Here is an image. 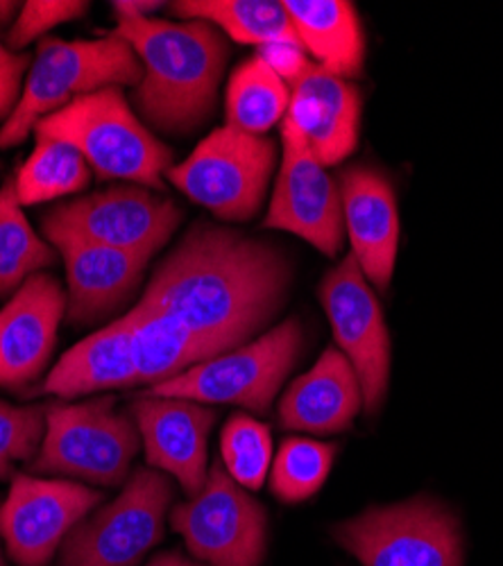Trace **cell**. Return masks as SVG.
Returning a JSON list of instances; mask_svg holds the SVG:
<instances>
[{"label": "cell", "instance_id": "cell-1", "mask_svg": "<svg viewBox=\"0 0 503 566\" xmlns=\"http://www.w3.org/2000/svg\"><path fill=\"white\" fill-rule=\"evenodd\" d=\"M289 286L291 263L282 250L200 222L159 263L142 302L232 352L282 308Z\"/></svg>", "mask_w": 503, "mask_h": 566}, {"label": "cell", "instance_id": "cell-2", "mask_svg": "<svg viewBox=\"0 0 503 566\" xmlns=\"http://www.w3.org/2000/svg\"><path fill=\"white\" fill-rule=\"evenodd\" d=\"M127 41L142 62V82L132 105L164 134H191L213 112L227 62V43L205 21L120 17L112 32Z\"/></svg>", "mask_w": 503, "mask_h": 566}, {"label": "cell", "instance_id": "cell-3", "mask_svg": "<svg viewBox=\"0 0 503 566\" xmlns=\"http://www.w3.org/2000/svg\"><path fill=\"white\" fill-rule=\"evenodd\" d=\"M142 62L116 34L103 39H41L12 116L0 125V150L21 146L34 127L75 98L109 86H136Z\"/></svg>", "mask_w": 503, "mask_h": 566}, {"label": "cell", "instance_id": "cell-4", "mask_svg": "<svg viewBox=\"0 0 503 566\" xmlns=\"http://www.w3.org/2000/svg\"><path fill=\"white\" fill-rule=\"evenodd\" d=\"M34 134L73 146L101 179L164 188V175L172 168V150L134 114L118 86L75 98L45 116Z\"/></svg>", "mask_w": 503, "mask_h": 566}, {"label": "cell", "instance_id": "cell-5", "mask_svg": "<svg viewBox=\"0 0 503 566\" xmlns=\"http://www.w3.org/2000/svg\"><path fill=\"white\" fill-rule=\"evenodd\" d=\"M136 451L139 429L114 408V399L51 403L45 406V436L30 469L116 488L127 479Z\"/></svg>", "mask_w": 503, "mask_h": 566}, {"label": "cell", "instance_id": "cell-6", "mask_svg": "<svg viewBox=\"0 0 503 566\" xmlns=\"http://www.w3.org/2000/svg\"><path fill=\"white\" fill-rule=\"evenodd\" d=\"M302 349V324L286 319L250 345L224 352L166 384L153 386L148 395L189 399L205 406L232 403L263 415L300 360Z\"/></svg>", "mask_w": 503, "mask_h": 566}, {"label": "cell", "instance_id": "cell-7", "mask_svg": "<svg viewBox=\"0 0 503 566\" xmlns=\"http://www.w3.org/2000/svg\"><path fill=\"white\" fill-rule=\"evenodd\" d=\"M277 166V146L268 136L218 127L166 177L196 205L224 222H245L263 205Z\"/></svg>", "mask_w": 503, "mask_h": 566}, {"label": "cell", "instance_id": "cell-8", "mask_svg": "<svg viewBox=\"0 0 503 566\" xmlns=\"http://www.w3.org/2000/svg\"><path fill=\"white\" fill-rule=\"evenodd\" d=\"M334 539L363 566H463V533L431 499L370 507L334 528Z\"/></svg>", "mask_w": 503, "mask_h": 566}, {"label": "cell", "instance_id": "cell-9", "mask_svg": "<svg viewBox=\"0 0 503 566\" xmlns=\"http://www.w3.org/2000/svg\"><path fill=\"white\" fill-rule=\"evenodd\" d=\"M179 222L181 211L172 200L132 184L57 205L43 216V233L49 241L73 235L153 259L170 241Z\"/></svg>", "mask_w": 503, "mask_h": 566}, {"label": "cell", "instance_id": "cell-10", "mask_svg": "<svg viewBox=\"0 0 503 566\" xmlns=\"http://www.w3.org/2000/svg\"><path fill=\"white\" fill-rule=\"evenodd\" d=\"M172 485L153 469H136L125 490L69 533L60 566H134L164 537Z\"/></svg>", "mask_w": 503, "mask_h": 566}, {"label": "cell", "instance_id": "cell-11", "mask_svg": "<svg viewBox=\"0 0 503 566\" xmlns=\"http://www.w3.org/2000/svg\"><path fill=\"white\" fill-rule=\"evenodd\" d=\"M189 551L211 566H261L268 546L263 505L222 464H213L202 490L170 514Z\"/></svg>", "mask_w": 503, "mask_h": 566}, {"label": "cell", "instance_id": "cell-12", "mask_svg": "<svg viewBox=\"0 0 503 566\" xmlns=\"http://www.w3.org/2000/svg\"><path fill=\"white\" fill-rule=\"evenodd\" d=\"M263 224L300 235L325 256H336L345 239L338 186L289 116L282 120V164Z\"/></svg>", "mask_w": 503, "mask_h": 566}, {"label": "cell", "instance_id": "cell-13", "mask_svg": "<svg viewBox=\"0 0 503 566\" xmlns=\"http://www.w3.org/2000/svg\"><path fill=\"white\" fill-rule=\"evenodd\" d=\"M319 302L340 352L358 376L365 410L377 412L388 390L390 336L381 306L352 254L327 272L319 286Z\"/></svg>", "mask_w": 503, "mask_h": 566}, {"label": "cell", "instance_id": "cell-14", "mask_svg": "<svg viewBox=\"0 0 503 566\" xmlns=\"http://www.w3.org/2000/svg\"><path fill=\"white\" fill-rule=\"evenodd\" d=\"M101 501L98 490L73 481L14 474L0 505V537L19 566H45Z\"/></svg>", "mask_w": 503, "mask_h": 566}, {"label": "cell", "instance_id": "cell-15", "mask_svg": "<svg viewBox=\"0 0 503 566\" xmlns=\"http://www.w3.org/2000/svg\"><path fill=\"white\" fill-rule=\"evenodd\" d=\"M66 313L62 283L39 272L0 311V388L23 390L49 365Z\"/></svg>", "mask_w": 503, "mask_h": 566}, {"label": "cell", "instance_id": "cell-16", "mask_svg": "<svg viewBox=\"0 0 503 566\" xmlns=\"http://www.w3.org/2000/svg\"><path fill=\"white\" fill-rule=\"evenodd\" d=\"M132 415L148 464L166 471L189 496H196L209 474L207 442L216 410L189 399L146 395L134 401Z\"/></svg>", "mask_w": 503, "mask_h": 566}, {"label": "cell", "instance_id": "cell-17", "mask_svg": "<svg viewBox=\"0 0 503 566\" xmlns=\"http://www.w3.org/2000/svg\"><path fill=\"white\" fill-rule=\"evenodd\" d=\"M345 233L352 256L365 279L386 289L399 250V209L388 177L368 166H354L340 175Z\"/></svg>", "mask_w": 503, "mask_h": 566}, {"label": "cell", "instance_id": "cell-18", "mask_svg": "<svg viewBox=\"0 0 503 566\" xmlns=\"http://www.w3.org/2000/svg\"><path fill=\"white\" fill-rule=\"evenodd\" d=\"M289 118L306 138L315 159L327 166L345 161L358 144L360 93L319 64H308L291 84Z\"/></svg>", "mask_w": 503, "mask_h": 566}, {"label": "cell", "instance_id": "cell-19", "mask_svg": "<svg viewBox=\"0 0 503 566\" xmlns=\"http://www.w3.org/2000/svg\"><path fill=\"white\" fill-rule=\"evenodd\" d=\"M66 268V308L75 324H94L118 311L139 289L150 259L57 235L51 239Z\"/></svg>", "mask_w": 503, "mask_h": 566}, {"label": "cell", "instance_id": "cell-20", "mask_svg": "<svg viewBox=\"0 0 503 566\" xmlns=\"http://www.w3.org/2000/svg\"><path fill=\"white\" fill-rule=\"evenodd\" d=\"M363 406L358 376L347 356L332 347L284 392L280 421L306 433H340L352 427Z\"/></svg>", "mask_w": 503, "mask_h": 566}, {"label": "cell", "instance_id": "cell-21", "mask_svg": "<svg viewBox=\"0 0 503 566\" xmlns=\"http://www.w3.org/2000/svg\"><path fill=\"white\" fill-rule=\"evenodd\" d=\"M139 381L125 315L66 352L39 386V395L62 399L132 388Z\"/></svg>", "mask_w": 503, "mask_h": 566}, {"label": "cell", "instance_id": "cell-22", "mask_svg": "<svg viewBox=\"0 0 503 566\" xmlns=\"http://www.w3.org/2000/svg\"><path fill=\"white\" fill-rule=\"evenodd\" d=\"M132 354L142 384H166L187 369L224 354V349L166 311L136 304L127 315Z\"/></svg>", "mask_w": 503, "mask_h": 566}, {"label": "cell", "instance_id": "cell-23", "mask_svg": "<svg viewBox=\"0 0 503 566\" xmlns=\"http://www.w3.org/2000/svg\"><path fill=\"white\" fill-rule=\"evenodd\" d=\"M300 45L338 77L363 71L365 41L356 8L347 0H286Z\"/></svg>", "mask_w": 503, "mask_h": 566}, {"label": "cell", "instance_id": "cell-24", "mask_svg": "<svg viewBox=\"0 0 503 566\" xmlns=\"http://www.w3.org/2000/svg\"><path fill=\"white\" fill-rule=\"evenodd\" d=\"M172 14L185 21H205L245 45H300L293 21L277 0H181ZM302 49V45H300Z\"/></svg>", "mask_w": 503, "mask_h": 566}, {"label": "cell", "instance_id": "cell-25", "mask_svg": "<svg viewBox=\"0 0 503 566\" xmlns=\"http://www.w3.org/2000/svg\"><path fill=\"white\" fill-rule=\"evenodd\" d=\"M289 103V84L261 55H254L232 73L230 84H227L224 125L252 136H263L286 118Z\"/></svg>", "mask_w": 503, "mask_h": 566}, {"label": "cell", "instance_id": "cell-26", "mask_svg": "<svg viewBox=\"0 0 503 566\" xmlns=\"http://www.w3.org/2000/svg\"><path fill=\"white\" fill-rule=\"evenodd\" d=\"M91 175L94 170L73 146L60 138L36 134L34 150L14 179L17 198L21 207L53 202L80 193L91 184Z\"/></svg>", "mask_w": 503, "mask_h": 566}, {"label": "cell", "instance_id": "cell-27", "mask_svg": "<svg viewBox=\"0 0 503 566\" xmlns=\"http://www.w3.org/2000/svg\"><path fill=\"white\" fill-rule=\"evenodd\" d=\"M55 263V250L39 239L17 198L14 179L0 186V297Z\"/></svg>", "mask_w": 503, "mask_h": 566}, {"label": "cell", "instance_id": "cell-28", "mask_svg": "<svg viewBox=\"0 0 503 566\" xmlns=\"http://www.w3.org/2000/svg\"><path fill=\"white\" fill-rule=\"evenodd\" d=\"M336 451V444H325L306 438L284 440L277 455L272 460V494L284 503H300L311 499L325 485Z\"/></svg>", "mask_w": 503, "mask_h": 566}, {"label": "cell", "instance_id": "cell-29", "mask_svg": "<svg viewBox=\"0 0 503 566\" xmlns=\"http://www.w3.org/2000/svg\"><path fill=\"white\" fill-rule=\"evenodd\" d=\"M220 453L227 474L241 488L261 490L272 462L270 429L250 415H232L220 436Z\"/></svg>", "mask_w": 503, "mask_h": 566}, {"label": "cell", "instance_id": "cell-30", "mask_svg": "<svg viewBox=\"0 0 503 566\" xmlns=\"http://www.w3.org/2000/svg\"><path fill=\"white\" fill-rule=\"evenodd\" d=\"M45 436L43 406H12L0 401V481L14 476V464L32 460Z\"/></svg>", "mask_w": 503, "mask_h": 566}, {"label": "cell", "instance_id": "cell-31", "mask_svg": "<svg viewBox=\"0 0 503 566\" xmlns=\"http://www.w3.org/2000/svg\"><path fill=\"white\" fill-rule=\"evenodd\" d=\"M88 3L84 0H28L8 30L6 45L12 53H21L45 32L84 17Z\"/></svg>", "mask_w": 503, "mask_h": 566}, {"label": "cell", "instance_id": "cell-32", "mask_svg": "<svg viewBox=\"0 0 503 566\" xmlns=\"http://www.w3.org/2000/svg\"><path fill=\"white\" fill-rule=\"evenodd\" d=\"M30 64L32 57L28 53H12L0 41V123H6L17 109Z\"/></svg>", "mask_w": 503, "mask_h": 566}, {"label": "cell", "instance_id": "cell-33", "mask_svg": "<svg viewBox=\"0 0 503 566\" xmlns=\"http://www.w3.org/2000/svg\"><path fill=\"white\" fill-rule=\"evenodd\" d=\"M112 10L116 19L120 17H150L153 12L161 10V3L157 0H114Z\"/></svg>", "mask_w": 503, "mask_h": 566}, {"label": "cell", "instance_id": "cell-34", "mask_svg": "<svg viewBox=\"0 0 503 566\" xmlns=\"http://www.w3.org/2000/svg\"><path fill=\"white\" fill-rule=\"evenodd\" d=\"M21 12V3H12V0H0V28L12 25Z\"/></svg>", "mask_w": 503, "mask_h": 566}, {"label": "cell", "instance_id": "cell-35", "mask_svg": "<svg viewBox=\"0 0 503 566\" xmlns=\"http://www.w3.org/2000/svg\"><path fill=\"white\" fill-rule=\"evenodd\" d=\"M146 566H200V564H193V562H189V559H185L181 555H177V553H164V555H157L150 564H146Z\"/></svg>", "mask_w": 503, "mask_h": 566}, {"label": "cell", "instance_id": "cell-36", "mask_svg": "<svg viewBox=\"0 0 503 566\" xmlns=\"http://www.w3.org/2000/svg\"><path fill=\"white\" fill-rule=\"evenodd\" d=\"M0 566H6V562H3V557H0Z\"/></svg>", "mask_w": 503, "mask_h": 566}]
</instances>
